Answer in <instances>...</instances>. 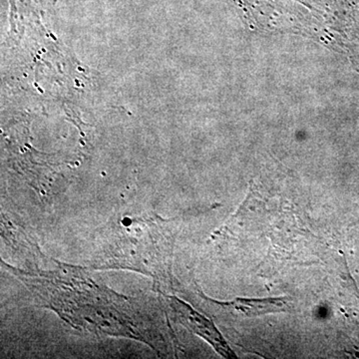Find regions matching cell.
Here are the masks:
<instances>
[{
  "instance_id": "cell-2",
  "label": "cell",
  "mask_w": 359,
  "mask_h": 359,
  "mask_svg": "<svg viewBox=\"0 0 359 359\" xmlns=\"http://www.w3.org/2000/svg\"><path fill=\"white\" fill-rule=\"evenodd\" d=\"M165 222L152 218L134 219L100 257V269H128L153 278L160 289L166 278L168 244Z\"/></svg>"
},
{
  "instance_id": "cell-1",
  "label": "cell",
  "mask_w": 359,
  "mask_h": 359,
  "mask_svg": "<svg viewBox=\"0 0 359 359\" xmlns=\"http://www.w3.org/2000/svg\"><path fill=\"white\" fill-rule=\"evenodd\" d=\"M60 264L54 271H44L39 276L22 271L14 273L29 285L35 297L75 328L82 327L96 334L122 335L145 340L154 346L145 328L138 325L130 306L121 295L90 280L82 269Z\"/></svg>"
},
{
  "instance_id": "cell-4",
  "label": "cell",
  "mask_w": 359,
  "mask_h": 359,
  "mask_svg": "<svg viewBox=\"0 0 359 359\" xmlns=\"http://www.w3.org/2000/svg\"><path fill=\"white\" fill-rule=\"evenodd\" d=\"M223 308L245 314V316H257L263 314L287 311V302L285 297L278 299H237L230 302H217Z\"/></svg>"
},
{
  "instance_id": "cell-3",
  "label": "cell",
  "mask_w": 359,
  "mask_h": 359,
  "mask_svg": "<svg viewBox=\"0 0 359 359\" xmlns=\"http://www.w3.org/2000/svg\"><path fill=\"white\" fill-rule=\"evenodd\" d=\"M167 299L175 318L181 323V325L211 344L219 355L228 359L237 358V355L231 351L230 346L226 344L223 335L219 334L214 323L177 297H167Z\"/></svg>"
}]
</instances>
